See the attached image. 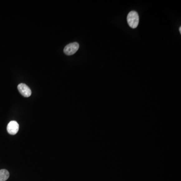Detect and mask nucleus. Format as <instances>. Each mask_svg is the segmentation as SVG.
Listing matches in <instances>:
<instances>
[{"label": "nucleus", "mask_w": 181, "mask_h": 181, "mask_svg": "<svg viewBox=\"0 0 181 181\" xmlns=\"http://www.w3.org/2000/svg\"><path fill=\"white\" fill-rule=\"evenodd\" d=\"M18 89L20 94L25 97H29L31 95V91L26 84L20 83L18 86Z\"/></svg>", "instance_id": "4"}, {"label": "nucleus", "mask_w": 181, "mask_h": 181, "mask_svg": "<svg viewBox=\"0 0 181 181\" xmlns=\"http://www.w3.org/2000/svg\"><path fill=\"white\" fill-rule=\"evenodd\" d=\"M128 24L131 28L135 29L138 26L140 21L139 15L137 12L132 11L129 12L127 17Z\"/></svg>", "instance_id": "1"}, {"label": "nucleus", "mask_w": 181, "mask_h": 181, "mask_svg": "<svg viewBox=\"0 0 181 181\" xmlns=\"http://www.w3.org/2000/svg\"><path fill=\"white\" fill-rule=\"evenodd\" d=\"M79 48V44L78 42L69 43L65 46L64 48V53L67 55H74Z\"/></svg>", "instance_id": "2"}, {"label": "nucleus", "mask_w": 181, "mask_h": 181, "mask_svg": "<svg viewBox=\"0 0 181 181\" xmlns=\"http://www.w3.org/2000/svg\"><path fill=\"white\" fill-rule=\"evenodd\" d=\"M179 31H180V33H181V27H180V28H179Z\"/></svg>", "instance_id": "6"}, {"label": "nucleus", "mask_w": 181, "mask_h": 181, "mask_svg": "<svg viewBox=\"0 0 181 181\" xmlns=\"http://www.w3.org/2000/svg\"><path fill=\"white\" fill-rule=\"evenodd\" d=\"M9 173L6 169L0 170V181H6L9 178Z\"/></svg>", "instance_id": "5"}, {"label": "nucleus", "mask_w": 181, "mask_h": 181, "mask_svg": "<svg viewBox=\"0 0 181 181\" xmlns=\"http://www.w3.org/2000/svg\"><path fill=\"white\" fill-rule=\"evenodd\" d=\"M19 125L16 121H11L8 123L7 130L11 135H15L18 131Z\"/></svg>", "instance_id": "3"}]
</instances>
